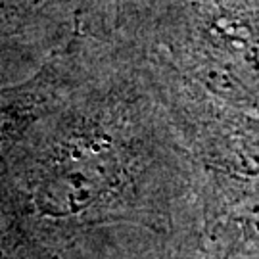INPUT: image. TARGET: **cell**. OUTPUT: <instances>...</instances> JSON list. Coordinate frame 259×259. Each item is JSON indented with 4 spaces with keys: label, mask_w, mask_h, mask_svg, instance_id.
I'll list each match as a JSON object with an SVG mask.
<instances>
[{
    "label": "cell",
    "mask_w": 259,
    "mask_h": 259,
    "mask_svg": "<svg viewBox=\"0 0 259 259\" xmlns=\"http://www.w3.org/2000/svg\"><path fill=\"white\" fill-rule=\"evenodd\" d=\"M54 0H0V60H38L54 50ZM58 33V31H56Z\"/></svg>",
    "instance_id": "cell-2"
},
{
    "label": "cell",
    "mask_w": 259,
    "mask_h": 259,
    "mask_svg": "<svg viewBox=\"0 0 259 259\" xmlns=\"http://www.w3.org/2000/svg\"><path fill=\"white\" fill-rule=\"evenodd\" d=\"M113 171L111 157L94 142L71 140L60 148V161L35 190L42 215L65 217L81 211L102 192Z\"/></svg>",
    "instance_id": "cell-1"
}]
</instances>
